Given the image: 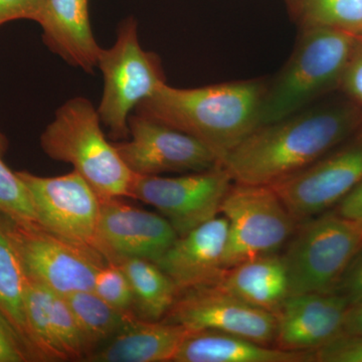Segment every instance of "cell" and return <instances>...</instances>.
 <instances>
[{"label":"cell","instance_id":"4dcf8cb0","mask_svg":"<svg viewBox=\"0 0 362 362\" xmlns=\"http://www.w3.org/2000/svg\"><path fill=\"white\" fill-rule=\"evenodd\" d=\"M47 0H0V26L18 20L39 21Z\"/></svg>","mask_w":362,"mask_h":362},{"label":"cell","instance_id":"d4e9b609","mask_svg":"<svg viewBox=\"0 0 362 362\" xmlns=\"http://www.w3.org/2000/svg\"><path fill=\"white\" fill-rule=\"evenodd\" d=\"M1 156L0 154V216L18 225H37L25 182L4 163Z\"/></svg>","mask_w":362,"mask_h":362},{"label":"cell","instance_id":"7402d4cb","mask_svg":"<svg viewBox=\"0 0 362 362\" xmlns=\"http://www.w3.org/2000/svg\"><path fill=\"white\" fill-rule=\"evenodd\" d=\"M28 276L13 240L0 218V312L23 338L37 361L25 315Z\"/></svg>","mask_w":362,"mask_h":362},{"label":"cell","instance_id":"f546056e","mask_svg":"<svg viewBox=\"0 0 362 362\" xmlns=\"http://www.w3.org/2000/svg\"><path fill=\"white\" fill-rule=\"evenodd\" d=\"M339 90L362 105V35H356L354 51L343 74Z\"/></svg>","mask_w":362,"mask_h":362},{"label":"cell","instance_id":"484cf974","mask_svg":"<svg viewBox=\"0 0 362 362\" xmlns=\"http://www.w3.org/2000/svg\"><path fill=\"white\" fill-rule=\"evenodd\" d=\"M93 291L119 310L135 313L129 280L116 262H107L98 270Z\"/></svg>","mask_w":362,"mask_h":362},{"label":"cell","instance_id":"ba28073f","mask_svg":"<svg viewBox=\"0 0 362 362\" xmlns=\"http://www.w3.org/2000/svg\"><path fill=\"white\" fill-rule=\"evenodd\" d=\"M30 280L59 295L93 291L98 270L106 259L42 226L18 225L0 216Z\"/></svg>","mask_w":362,"mask_h":362},{"label":"cell","instance_id":"8992f818","mask_svg":"<svg viewBox=\"0 0 362 362\" xmlns=\"http://www.w3.org/2000/svg\"><path fill=\"white\" fill-rule=\"evenodd\" d=\"M361 247V226L345 220L335 211L302 221L282 256L290 296L332 292Z\"/></svg>","mask_w":362,"mask_h":362},{"label":"cell","instance_id":"d6986e66","mask_svg":"<svg viewBox=\"0 0 362 362\" xmlns=\"http://www.w3.org/2000/svg\"><path fill=\"white\" fill-rule=\"evenodd\" d=\"M216 285L240 301L275 315L290 296L287 268L277 252L226 269Z\"/></svg>","mask_w":362,"mask_h":362},{"label":"cell","instance_id":"e575fe53","mask_svg":"<svg viewBox=\"0 0 362 362\" xmlns=\"http://www.w3.org/2000/svg\"><path fill=\"white\" fill-rule=\"evenodd\" d=\"M7 146H8V142H7L6 137L2 134L1 131H0V154H1V156L6 153Z\"/></svg>","mask_w":362,"mask_h":362},{"label":"cell","instance_id":"ffe728a7","mask_svg":"<svg viewBox=\"0 0 362 362\" xmlns=\"http://www.w3.org/2000/svg\"><path fill=\"white\" fill-rule=\"evenodd\" d=\"M313 352L287 351L216 331H190L173 362H310Z\"/></svg>","mask_w":362,"mask_h":362},{"label":"cell","instance_id":"4fadbf2b","mask_svg":"<svg viewBox=\"0 0 362 362\" xmlns=\"http://www.w3.org/2000/svg\"><path fill=\"white\" fill-rule=\"evenodd\" d=\"M162 320L189 331H216L270 346H274L277 330L275 314L240 301L216 284L178 293Z\"/></svg>","mask_w":362,"mask_h":362},{"label":"cell","instance_id":"1f68e13d","mask_svg":"<svg viewBox=\"0 0 362 362\" xmlns=\"http://www.w3.org/2000/svg\"><path fill=\"white\" fill-rule=\"evenodd\" d=\"M335 211L362 228V180L338 202Z\"/></svg>","mask_w":362,"mask_h":362},{"label":"cell","instance_id":"603a6c76","mask_svg":"<svg viewBox=\"0 0 362 362\" xmlns=\"http://www.w3.org/2000/svg\"><path fill=\"white\" fill-rule=\"evenodd\" d=\"M65 297L82 330L90 354L139 318L132 312L111 306L94 291H78Z\"/></svg>","mask_w":362,"mask_h":362},{"label":"cell","instance_id":"9c48e42d","mask_svg":"<svg viewBox=\"0 0 362 362\" xmlns=\"http://www.w3.org/2000/svg\"><path fill=\"white\" fill-rule=\"evenodd\" d=\"M16 173L28 188L40 226L102 256L98 238L102 197L83 176L75 170L52 177Z\"/></svg>","mask_w":362,"mask_h":362},{"label":"cell","instance_id":"cb8c5ba5","mask_svg":"<svg viewBox=\"0 0 362 362\" xmlns=\"http://www.w3.org/2000/svg\"><path fill=\"white\" fill-rule=\"evenodd\" d=\"M301 28H334L362 35V0H302L298 14Z\"/></svg>","mask_w":362,"mask_h":362},{"label":"cell","instance_id":"5bb4252c","mask_svg":"<svg viewBox=\"0 0 362 362\" xmlns=\"http://www.w3.org/2000/svg\"><path fill=\"white\" fill-rule=\"evenodd\" d=\"M121 199H102L99 238L102 256L107 262L119 258L158 261L178 237L161 214L124 204Z\"/></svg>","mask_w":362,"mask_h":362},{"label":"cell","instance_id":"d6a6232c","mask_svg":"<svg viewBox=\"0 0 362 362\" xmlns=\"http://www.w3.org/2000/svg\"><path fill=\"white\" fill-rule=\"evenodd\" d=\"M341 334L362 337V304L349 309L343 323Z\"/></svg>","mask_w":362,"mask_h":362},{"label":"cell","instance_id":"e0dca14e","mask_svg":"<svg viewBox=\"0 0 362 362\" xmlns=\"http://www.w3.org/2000/svg\"><path fill=\"white\" fill-rule=\"evenodd\" d=\"M37 23L45 44L66 63L86 71L98 66L102 47L90 28L89 0H47Z\"/></svg>","mask_w":362,"mask_h":362},{"label":"cell","instance_id":"83f0119b","mask_svg":"<svg viewBox=\"0 0 362 362\" xmlns=\"http://www.w3.org/2000/svg\"><path fill=\"white\" fill-rule=\"evenodd\" d=\"M332 292L344 298L349 308L362 304V247L343 271Z\"/></svg>","mask_w":362,"mask_h":362},{"label":"cell","instance_id":"4316f807","mask_svg":"<svg viewBox=\"0 0 362 362\" xmlns=\"http://www.w3.org/2000/svg\"><path fill=\"white\" fill-rule=\"evenodd\" d=\"M314 361L362 362V337L341 334L313 352Z\"/></svg>","mask_w":362,"mask_h":362},{"label":"cell","instance_id":"6da1fadb","mask_svg":"<svg viewBox=\"0 0 362 362\" xmlns=\"http://www.w3.org/2000/svg\"><path fill=\"white\" fill-rule=\"evenodd\" d=\"M362 127V105L349 97L308 107L259 126L221 166L233 182L272 185L289 177L341 144Z\"/></svg>","mask_w":362,"mask_h":362},{"label":"cell","instance_id":"7c38bea8","mask_svg":"<svg viewBox=\"0 0 362 362\" xmlns=\"http://www.w3.org/2000/svg\"><path fill=\"white\" fill-rule=\"evenodd\" d=\"M128 124L130 140L114 146L134 175L199 173L221 166L204 143L160 121L134 113Z\"/></svg>","mask_w":362,"mask_h":362},{"label":"cell","instance_id":"52a82bcc","mask_svg":"<svg viewBox=\"0 0 362 362\" xmlns=\"http://www.w3.org/2000/svg\"><path fill=\"white\" fill-rule=\"evenodd\" d=\"M228 223L225 270L276 254L291 239L296 221L271 185L235 182L221 206Z\"/></svg>","mask_w":362,"mask_h":362},{"label":"cell","instance_id":"7a4b0ae2","mask_svg":"<svg viewBox=\"0 0 362 362\" xmlns=\"http://www.w3.org/2000/svg\"><path fill=\"white\" fill-rule=\"evenodd\" d=\"M266 84L237 81L180 89L160 86L135 108V113L197 138L223 164L226 156L259 126Z\"/></svg>","mask_w":362,"mask_h":362},{"label":"cell","instance_id":"8fae6325","mask_svg":"<svg viewBox=\"0 0 362 362\" xmlns=\"http://www.w3.org/2000/svg\"><path fill=\"white\" fill-rule=\"evenodd\" d=\"M362 180V127L308 168L271 187L295 221L325 213Z\"/></svg>","mask_w":362,"mask_h":362},{"label":"cell","instance_id":"2e32d148","mask_svg":"<svg viewBox=\"0 0 362 362\" xmlns=\"http://www.w3.org/2000/svg\"><path fill=\"white\" fill-rule=\"evenodd\" d=\"M228 240V221L218 214L178 235L156 264L173 281L177 294L190 288L216 284L225 271Z\"/></svg>","mask_w":362,"mask_h":362},{"label":"cell","instance_id":"277c9868","mask_svg":"<svg viewBox=\"0 0 362 362\" xmlns=\"http://www.w3.org/2000/svg\"><path fill=\"white\" fill-rule=\"evenodd\" d=\"M101 123L89 100L74 98L58 109L40 146L52 159L71 164L102 199L129 197L134 173L105 137Z\"/></svg>","mask_w":362,"mask_h":362},{"label":"cell","instance_id":"836d02e7","mask_svg":"<svg viewBox=\"0 0 362 362\" xmlns=\"http://www.w3.org/2000/svg\"><path fill=\"white\" fill-rule=\"evenodd\" d=\"M285 1L293 18H297L301 8L302 0H285Z\"/></svg>","mask_w":362,"mask_h":362},{"label":"cell","instance_id":"9a60e30c","mask_svg":"<svg viewBox=\"0 0 362 362\" xmlns=\"http://www.w3.org/2000/svg\"><path fill=\"white\" fill-rule=\"evenodd\" d=\"M349 309L335 292L289 296L276 314L274 345L287 351H315L341 335Z\"/></svg>","mask_w":362,"mask_h":362},{"label":"cell","instance_id":"3957f363","mask_svg":"<svg viewBox=\"0 0 362 362\" xmlns=\"http://www.w3.org/2000/svg\"><path fill=\"white\" fill-rule=\"evenodd\" d=\"M301 30L291 58L266 86L259 126L296 114L331 90H339L356 35L319 26Z\"/></svg>","mask_w":362,"mask_h":362},{"label":"cell","instance_id":"30bf717a","mask_svg":"<svg viewBox=\"0 0 362 362\" xmlns=\"http://www.w3.org/2000/svg\"><path fill=\"white\" fill-rule=\"evenodd\" d=\"M233 181L223 166L176 177L134 175L129 197L153 206L182 235L220 214Z\"/></svg>","mask_w":362,"mask_h":362},{"label":"cell","instance_id":"44dd1931","mask_svg":"<svg viewBox=\"0 0 362 362\" xmlns=\"http://www.w3.org/2000/svg\"><path fill=\"white\" fill-rule=\"evenodd\" d=\"M129 280L134 312L143 320L160 321L177 296L175 283L154 262L141 258L115 259Z\"/></svg>","mask_w":362,"mask_h":362},{"label":"cell","instance_id":"5b68a950","mask_svg":"<svg viewBox=\"0 0 362 362\" xmlns=\"http://www.w3.org/2000/svg\"><path fill=\"white\" fill-rule=\"evenodd\" d=\"M97 66L104 78L98 113L114 139H126L131 112L165 84L160 59L142 49L137 23L130 18L119 26L113 47L101 49Z\"/></svg>","mask_w":362,"mask_h":362},{"label":"cell","instance_id":"ac0fdd59","mask_svg":"<svg viewBox=\"0 0 362 362\" xmlns=\"http://www.w3.org/2000/svg\"><path fill=\"white\" fill-rule=\"evenodd\" d=\"M189 332L177 324L136 318L85 361L173 362Z\"/></svg>","mask_w":362,"mask_h":362},{"label":"cell","instance_id":"f1b7e54d","mask_svg":"<svg viewBox=\"0 0 362 362\" xmlns=\"http://www.w3.org/2000/svg\"><path fill=\"white\" fill-rule=\"evenodd\" d=\"M30 361L33 356L23 338L0 312V362Z\"/></svg>","mask_w":362,"mask_h":362}]
</instances>
